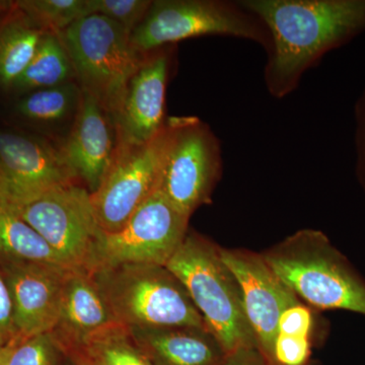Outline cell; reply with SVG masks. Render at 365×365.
Segmentation results:
<instances>
[{"label":"cell","mask_w":365,"mask_h":365,"mask_svg":"<svg viewBox=\"0 0 365 365\" xmlns=\"http://www.w3.org/2000/svg\"><path fill=\"white\" fill-rule=\"evenodd\" d=\"M116 148L117 132L113 117L95 98L81 91L71 133L61 150L90 193H93L104 179Z\"/></svg>","instance_id":"cell-15"},{"label":"cell","mask_w":365,"mask_h":365,"mask_svg":"<svg viewBox=\"0 0 365 365\" xmlns=\"http://www.w3.org/2000/svg\"><path fill=\"white\" fill-rule=\"evenodd\" d=\"M14 207L67 267L93 270L104 230L98 222L88 189L66 185Z\"/></svg>","instance_id":"cell-9"},{"label":"cell","mask_w":365,"mask_h":365,"mask_svg":"<svg viewBox=\"0 0 365 365\" xmlns=\"http://www.w3.org/2000/svg\"><path fill=\"white\" fill-rule=\"evenodd\" d=\"M55 345L51 333L18 341L6 365H53Z\"/></svg>","instance_id":"cell-25"},{"label":"cell","mask_w":365,"mask_h":365,"mask_svg":"<svg viewBox=\"0 0 365 365\" xmlns=\"http://www.w3.org/2000/svg\"><path fill=\"white\" fill-rule=\"evenodd\" d=\"M173 131L174 124L170 117L162 130L146 143L117 141L109 170L98 188L91 193L93 210L105 234L121 230L160 187Z\"/></svg>","instance_id":"cell-7"},{"label":"cell","mask_w":365,"mask_h":365,"mask_svg":"<svg viewBox=\"0 0 365 365\" xmlns=\"http://www.w3.org/2000/svg\"><path fill=\"white\" fill-rule=\"evenodd\" d=\"M297 297L319 309L365 317V280L319 230H299L262 254Z\"/></svg>","instance_id":"cell-2"},{"label":"cell","mask_w":365,"mask_h":365,"mask_svg":"<svg viewBox=\"0 0 365 365\" xmlns=\"http://www.w3.org/2000/svg\"><path fill=\"white\" fill-rule=\"evenodd\" d=\"M81 90L76 81L26 93L16 110L21 116L40 123H59L78 112Z\"/></svg>","instance_id":"cell-21"},{"label":"cell","mask_w":365,"mask_h":365,"mask_svg":"<svg viewBox=\"0 0 365 365\" xmlns=\"http://www.w3.org/2000/svg\"><path fill=\"white\" fill-rule=\"evenodd\" d=\"M132 341L129 329L120 325L93 338L85 349L95 365H150Z\"/></svg>","instance_id":"cell-23"},{"label":"cell","mask_w":365,"mask_h":365,"mask_svg":"<svg viewBox=\"0 0 365 365\" xmlns=\"http://www.w3.org/2000/svg\"><path fill=\"white\" fill-rule=\"evenodd\" d=\"M4 268L19 339L51 333L58 321L64 281L74 269L36 264H6Z\"/></svg>","instance_id":"cell-14"},{"label":"cell","mask_w":365,"mask_h":365,"mask_svg":"<svg viewBox=\"0 0 365 365\" xmlns=\"http://www.w3.org/2000/svg\"><path fill=\"white\" fill-rule=\"evenodd\" d=\"M45 33L16 6L0 20V86H13L30 63Z\"/></svg>","instance_id":"cell-19"},{"label":"cell","mask_w":365,"mask_h":365,"mask_svg":"<svg viewBox=\"0 0 365 365\" xmlns=\"http://www.w3.org/2000/svg\"><path fill=\"white\" fill-rule=\"evenodd\" d=\"M74 81L71 57L58 34L46 32L30 63L11 88L28 93Z\"/></svg>","instance_id":"cell-20"},{"label":"cell","mask_w":365,"mask_h":365,"mask_svg":"<svg viewBox=\"0 0 365 365\" xmlns=\"http://www.w3.org/2000/svg\"><path fill=\"white\" fill-rule=\"evenodd\" d=\"M120 325L93 274H67L58 321L51 332L55 342L85 348L93 338Z\"/></svg>","instance_id":"cell-16"},{"label":"cell","mask_w":365,"mask_h":365,"mask_svg":"<svg viewBox=\"0 0 365 365\" xmlns=\"http://www.w3.org/2000/svg\"><path fill=\"white\" fill-rule=\"evenodd\" d=\"M189 218L158 189L121 230L104 232L91 271L129 264L165 267L188 235Z\"/></svg>","instance_id":"cell-10"},{"label":"cell","mask_w":365,"mask_h":365,"mask_svg":"<svg viewBox=\"0 0 365 365\" xmlns=\"http://www.w3.org/2000/svg\"><path fill=\"white\" fill-rule=\"evenodd\" d=\"M91 273L126 328L206 329L186 288L165 266L129 264Z\"/></svg>","instance_id":"cell-4"},{"label":"cell","mask_w":365,"mask_h":365,"mask_svg":"<svg viewBox=\"0 0 365 365\" xmlns=\"http://www.w3.org/2000/svg\"><path fill=\"white\" fill-rule=\"evenodd\" d=\"M173 46L146 54L132 76L113 115L117 141L138 144L153 138L165 126V93L173 63Z\"/></svg>","instance_id":"cell-13"},{"label":"cell","mask_w":365,"mask_h":365,"mask_svg":"<svg viewBox=\"0 0 365 365\" xmlns=\"http://www.w3.org/2000/svg\"><path fill=\"white\" fill-rule=\"evenodd\" d=\"M85 365H95V364H91V361H88V362H86V364H85Z\"/></svg>","instance_id":"cell-33"},{"label":"cell","mask_w":365,"mask_h":365,"mask_svg":"<svg viewBox=\"0 0 365 365\" xmlns=\"http://www.w3.org/2000/svg\"><path fill=\"white\" fill-rule=\"evenodd\" d=\"M20 340H14L7 344H0V365H6L7 360H9V355H11V350L16 345V343Z\"/></svg>","instance_id":"cell-31"},{"label":"cell","mask_w":365,"mask_h":365,"mask_svg":"<svg viewBox=\"0 0 365 365\" xmlns=\"http://www.w3.org/2000/svg\"><path fill=\"white\" fill-rule=\"evenodd\" d=\"M220 256L241 289L245 312L259 349L274 362L281 314L300 300L275 275L263 256L248 250L222 249Z\"/></svg>","instance_id":"cell-11"},{"label":"cell","mask_w":365,"mask_h":365,"mask_svg":"<svg viewBox=\"0 0 365 365\" xmlns=\"http://www.w3.org/2000/svg\"><path fill=\"white\" fill-rule=\"evenodd\" d=\"M313 314L309 307L299 304L288 307L281 314L278 334L309 338L313 329Z\"/></svg>","instance_id":"cell-27"},{"label":"cell","mask_w":365,"mask_h":365,"mask_svg":"<svg viewBox=\"0 0 365 365\" xmlns=\"http://www.w3.org/2000/svg\"><path fill=\"white\" fill-rule=\"evenodd\" d=\"M19 339L14 321L11 292L4 276L0 275V344Z\"/></svg>","instance_id":"cell-29"},{"label":"cell","mask_w":365,"mask_h":365,"mask_svg":"<svg viewBox=\"0 0 365 365\" xmlns=\"http://www.w3.org/2000/svg\"><path fill=\"white\" fill-rule=\"evenodd\" d=\"M311 353L309 338L277 334L274 362L280 365H304Z\"/></svg>","instance_id":"cell-26"},{"label":"cell","mask_w":365,"mask_h":365,"mask_svg":"<svg viewBox=\"0 0 365 365\" xmlns=\"http://www.w3.org/2000/svg\"><path fill=\"white\" fill-rule=\"evenodd\" d=\"M0 173L9 204L21 205L53 189L76 184L62 150L37 137L0 132Z\"/></svg>","instance_id":"cell-12"},{"label":"cell","mask_w":365,"mask_h":365,"mask_svg":"<svg viewBox=\"0 0 365 365\" xmlns=\"http://www.w3.org/2000/svg\"><path fill=\"white\" fill-rule=\"evenodd\" d=\"M268 362L259 347L250 346L227 353L222 365H268Z\"/></svg>","instance_id":"cell-30"},{"label":"cell","mask_w":365,"mask_h":365,"mask_svg":"<svg viewBox=\"0 0 365 365\" xmlns=\"http://www.w3.org/2000/svg\"><path fill=\"white\" fill-rule=\"evenodd\" d=\"M128 329L139 348L158 365H222L227 356L206 329Z\"/></svg>","instance_id":"cell-17"},{"label":"cell","mask_w":365,"mask_h":365,"mask_svg":"<svg viewBox=\"0 0 365 365\" xmlns=\"http://www.w3.org/2000/svg\"><path fill=\"white\" fill-rule=\"evenodd\" d=\"M91 14H100L132 34L140 25L153 0H88Z\"/></svg>","instance_id":"cell-24"},{"label":"cell","mask_w":365,"mask_h":365,"mask_svg":"<svg viewBox=\"0 0 365 365\" xmlns=\"http://www.w3.org/2000/svg\"><path fill=\"white\" fill-rule=\"evenodd\" d=\"M71 57L76 83L113 117L146 55L130 34L100 14H91L58 34Z\"/></svg>","instance_id":"cell-6"},{"label":"cell","mask_w":365,"mask_h":365,"mask_svg":"<svg viewBox=\"0 0 365 365\" xmlns=\"http://www.w3.org/2000/svg\"><path fill=\"white\" fill-rule=\"evenodd\" d=\"M267 29L264 85L277 100L333 50L365 32V0H241Z\"/></svg>","instance_id":"cell-1"},{"label":"cell","mask_w":365,"mask_h":365,"mask_svg":"<svg viewBox=\"0 0 365 365\" xmlns=\"http://www.w3.org/2000/svg\"><path fill=\"white\" fill-rule=\"evenodd\" d=\"M207 36L249 41L264 51L270 44L263 21L241 0H153L130 39L137 51L146 55L180 41Z\"/></svg>","instance_id":"cell-5"},{"label":"cell","mask_w":365,"mask_h":365,"mask_svg":"<svg viewBox=\"0 0 365 365\" xmlns=\"http://www.w3.org/2000/svg\"><path fill=\"white\" fill-rule=\"evenodd\" d=\"M0 261L71 269L9 203H0Z\"/></svg>","instance_id":"cell-18"},{"label":"cell","mask_w":365,"mask_h":365,"mask_svg":"<svg viewBox=\"0 0 365 365\" xmlns=\"http://www.w3.org/2000/svg\"><path fill=\"white\" fill-rule=\"evenodd\" d=\"M355 173L365 192V88L355 104Z\"/></svg>","instance_id":"cell-28"},{"label":"cell","mask_w":365,"mask_h":365,"mask_svg":"<svg viewBox=\"0 0 365 365\" xmlns=\"http://www.w3.org/2000/svg\"><path fill=\"white\" fill-rule=\"evenodd\" d=\"M174 131L158 189L173 205L191 216L210 202L222 176V146L210 126L195 116L173 117Z\"/></svg>","instance_id":"cell-8"},{"label":"cell","mask_w":365,"mask_h":365,"mask_svg":"<svg viewBox=\"0 0 365 365\" xmlns=\"http://www.w3.org/2000/svg\"><path fill=\"white\" fill-rule=\"evenodd\" d=\"M16 6L43 31L54 34L91 16L88 0H21Z\"/></svg>","instance_id":"cell-22"},{"label":"cell","mask_w":365,"mask_h":365,"mask_svg":"<svg viewBox=\"0 0 365 365\" xmlns=\"http://www.w3.org/2000/svg\"><path fill=\"white\" fill-rule=\"evenodd\" d=\"M181 281L206 329L225 352L257 346L239 283L220 256V247L189 232L165 266Z\"/></svg>","instance_id":"cell-3"},{"label":"cell","mask_w":365,"mask_h":365,"mask_svg":"<svg viewBox=\"0 0 365 365\" xmlns=\"http://www.w3.org/2000/svg\"><path fill=\"white\" fill-rule=\"evenodd\" d=\"M0 203H9L6 182L1 176V173H0Z\"/></svg>","instance_id":"cell-32"}]
</instances>
